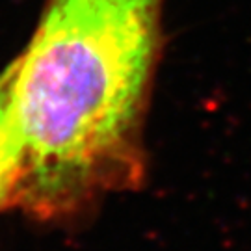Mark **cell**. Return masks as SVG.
<instances>
[{
	"instance_id": "7a4b0ae2",
	"label": "cell",
	"mask_w": 251,
	"mask_h": 251,
	"mask_svg": "<svg viewBox=\"0 0 251 251\" xmlns=\"http://www.w3.org/2000/svg\"><path fill=\"white\" fill-rule=\"evenodd\" d=\"M15 75L13 60L0 73V214L11 210L17 179V130H15Z\"/></svg>"
},
{
	"instance_id": "6da1fadb",
	"label": "cell",
	"mask_w": 251,
	"mask_h": 251,
	"mask_svg": "<svg viewBox=\"0 0 251 251\" xmlns=\"http://www.w3.org/2000/svg\"><path fill=\"white\" fill-rule=\"evenodd\" d=\"M166 0H45L15 58L13 210L63 224L147 179Z\"/></svg>"
}]
</instances>
